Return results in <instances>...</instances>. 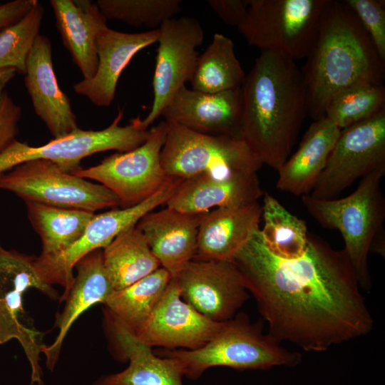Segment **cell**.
I'll list each match as a JSON object with an SVG mask.
<instances>
[{"mask_svg": "<svg viewBox=\"0 0 385 385\" xmlns=\"http://www.w3.org/2000/svg\"><path fill=\"white\" fill-rule=\"evenodd\" d=\"M232 262L256 299L276 342L307 351L369 334L374 325L356 272L344 250L309 233L305 252L295 259L274 255L258 230Z\"/></svg>", "mask_w": 385, "mask_h": 385, "instance_id": "6da1fadb", "label": "cell"}, {"mask_svg": "<svg viewBox=\"0 0 385 385\" xmlns=\"http://www.w3.org/2000/svg\"><path fill=\"white\" fill-rule=\"evenodd\" d=\"M241 138L278 171L289 157L307 114V93L295 61L261 51L241 86Z\"/></svg>", "mask_w": 385, "mask_h": 385, "instance_id": "7a4b0ae2", "label": "cell"}, {"mask_svg": "<svg viewBox=\"0 0 385 385\" xmlns=\"http://www.w3.org/2000/svg\"><path fill=\"white\" fill-rule=\"evenodd\" d=\"M301 70L307 114L324 117L329 101L361 85L384 84L385 61L344 1L328 0L315 41Z\"/></svg>", "mask_w": 385, "mask_h": 385, "instance_id": "3957f363", "label": "cell"}, {"mask_svg": "<svg viewBox=\"0 0 385 385\" xmlns=\"http://www.w3.org/2000/svg\"><path fill=\"white\" fill-rule=\"evenodd\" d=\"M384 174L385 168L366 175L344 197L321 200L310 195L302 196L307 211L322 227L341 233L360 287L366 289L371 284L367 262L371 242L384 228L385 198L381 181Z\"/></svg>", "mask_w": 385, "mask_h": 385, "instance_id": "277c9868", "label": "cell"}, {"mask_svg": "<svg viewBox=\"0 0 385 385\" xmlns=\"http://www.w3.org/2000/svg\"><path fill=\"white\" fill-rule=\"evenodd\" d=\"M160 356L176 359L184 374L196 379L209 368L227 366L236 369H267L277 366H294L301 355L281 346L260 323H252L239 314L223 322L220 329L204 346L194 349H162Z\"/></svg>", "mask_w": 385, "mask_h": 385, "instance_id": "5b68a950", "label": "cell"}, {"mask_svg": "<svg viewBox=\"0 0 385 385\" xmlns=\"http://www.w3.org/2000/svg\"><path fill=\"white\" fill-rule=\"evenodd\" d=\"M328 0H249L237 26L250 45L293 60L306 58Z\"/></svg>", "mask_w": 385, "mask_h": 385, "instance_id": "8992f818", "label": "cell"}, {"mask_svg": "<svg viewBox=\"0 0 385 385\" xmlns=\"http://www.w3.org/2000/svg\"><path fill=\"white\" fill-rule=\"evenodd\" d=\"M167 123L160 161L169 177L188 179L202 173L217 176L257 173L263 165L242 139L203 134L172 121Z\"/></svg>", "mask_w": 385, "mask_h": 385, "instance_id": "52a82bcc", "label": "cell"}, {"mask_svg": "<svg viewBox=\"0 0 385 385\" xmlns=\"http://www.w3.org/2000/svg\"><path fill=\"white\" fill-rule=\"evenodd\" d=\"M0 189L24 202L94 213L120 207L118 198L105 186L67 173L46 160L26 161L0 175Z\"/></svg>", "mask_w": 385, "mask_h": 385, "instance_id": "ba28073f", "label": "cell"}, {"mask_svg": "<svg viewBox=\"0 0 385 385\" xmlns=\"http://www.w3.org/2000/svg\"><path fill=\"white\" fill-rule=\"evenodd\" d=\"M123 111L110 125L100 130L77 128L69 135L40 146L15 141L0 155V175L29 160H46L56 163L63 170L72 173L81 168V161L92 154L114 150L119 153L132 150L142 145L150 135V129L139 117L125 126L120 125Z\"/></svg>", "mask_w": 385, "mask_h": 385, "instance_id": "9c48e42d", "label": "cell"}, {"mask_svg": "<svg viewBox=\"0 0 385 385\" xmlns=\"http://www.w3.org/2000/svg\"><path fill=\"white\" fill-rule=\"evenodd\" d=\"M167 131V121H160L150 129L148 139L140 146L113 153L98 165L72 173L100 183L118 198L121 208L138 205L156 193L171 178L165 174L160 161Z\"/></svg>", "mask_w": 385, "mask_h": 385, "instance_id": "30bf717a", "label": "cell"}, {"mask_svg": "<svg viewBox=\"0 0 385 385\" xmlns=\"http://www.w3.org/2000/svg\"><path fill=\"white\" fill-rule=\"evenodd\" d=\"M182 182V179L170 178L156 193L138 205L95 214L81 237L72 245L55 255L34 258L38 274L48 284L63 287L61 301L64 300L74 281L76 263L89 253L105 248L121 232L136 225L144 215L165 205Z\"/></svg>", "mask_w": 385, "mask_h": 385, "instance_id": "8fae6325", "label": "cell"}, {"mask_svg": "<svg viewBox=\"0 0 385 385\" xmlns=\"http://www.w3.org/2000/svg\"><path fill=\"white\" fill-rule=\"evenodd\" d=\"M34 257L7 250L0 245V344L16 339L31 367V385H43L39 365L43 333L37 331L23 306V294L36 288L52 298L57 293L44 282L34 265Z\"/></svg>", "mask_w": 385, "mask_h": 385, "instance_id": "7c38bea8", "label": "cell"}, {"mask_svg": "<svg viewBox=\"0 0 385 385\" xmlns=\"http://www.w3.org/2000/svg\"><path fill=\"white\" fill-rule=\"evenodd\" d=\"M385 168V109L341 130L327 164L309 194L337 198L356 180Z\"/></svg>", "mask_w": 385, "mask_h": 385, "instance_id": "4fadbf2b", "label": "cell"}, {"mask_svg": "<svg viewBox=\"0 0 385 385\" xmlns=\"http://www.w3.org/2000/svg\"><path fill=\"white\" fill-rule=\"evenodd\" d=\"M156 63L153 79V101L142 123L148 128L175 94L190 81L202 43L204 31L192 17L170 19L158 28Z\"/></svg>", "mask_w": 385, "mask_h": 385, "instance_id": "5bb4252c", "label": "cell"}, {"mask_svg": "<svg viewBox=\"0 0 385 385\" xmlns=\"http://www.w3.org/2000/svg\"><path fill=\"white\" fill-rule=\"evenodd\" d=\"M174 278L182 299L213 322L233 318L248 298L242 277L232 261L193 259Z\"/></svg>", "mask_w": 385, "mask_h": 385, "instance_id": "9a60e30c", "label": "cell"}, {"mask_svg": "<svg viewBox=\"0 0 385 385\" xmlns=\"http://www.w3.org/2000/svg\"><path fill=\"white\" fill-rule=\"evenodd\" d=\"M222 324L184 302L176 279L171 278L150 317L133 334L150 346L194 350L207 343Z\"/></svg>", "mask_w": 385, "mask_h": 385, "instance_id": "2e32d148", "label": "cell"}, {"mask_svg": "<svg viewBox=\"0 0 385 385\" xmlns=\"http://www.w3.org/2000/svg\"><path fill=\"white\" fill-rule=\"evenodd\" d=\"M241 87L206 93L183 86L162 112L172 121L193 131L241 138Z\"/></svg>", "mask_w": 385, "mask_h": 385, "instance_id": "e0dca14e", "label": "cell"}, {"mask_svg": "<svg viewBox=\"0 0 385 385\" xmlns=\"http://www.w3.org/2000/svg\"><path fill=\"white\" fill-rule=\"evenodd\" d=\"M49 38L39 34L27 59L24 83L36 114L57 139L78 126L70 100L58 83Z\"/></svg>", "mask_w": 385, "mask_h": 385, "instance_id": "ac0fdd59", "label": "cell"}, {"mask_svg": "<svg viewBox=\"0 0 385 385\" xmlns=\"http://www.w3.org/2000/svg\"><path fill=\"white\" fill-rule=\"evenodd\" d=\"M158 29L140 33H125L106 26L96 36L98 66L95 75L73 85L74 91L99 107L113 101L121 73L140 50L157 42Z\"/></svg>", "mask_w": 385, "mask_h": 385, "instance_id": "d6986e66", "label": "cell"}, {"mask_svg": "<svg viewBox=\"0 0 385 385\" xmlns=\"http://www.w3.org/2000/svg\"><path fill=\"white\" fill-rule=\"evenodd\" d=\"M262 194L257 173H202L185 179L165 205L184 213L203 214L258 202Z\"/></svg>", "mask_w": 385, "mask_h": 385, "instance_id": "ffe728a7", "label": "cell"}, {"mask_svg": "<svg viewBox=\"0 0 385 385\" xmlns=\"http://www.w3.org/2000/svg\"><path fill=\"white\" fill-rule=\"evenodd\" d=\"M203 214L184 213L166 207L148 212L136 225L160 267L172 278L196 255L198 227Z\"/></svg>", "mask_w": 385, "mask_h": 385, "instance_id": "44dd1931", "label": "cell"}, {"mask_svg": "<svg viewBox=\"0 0 385 385\" xmlns=\"http://www.w3.org/2000/svg\"><path fill=\"white\" fill-rule=\"evenodd\" d=\"M262 207L258 202L222 207L204 213L198 227L200 260L232 261L237 253L260 230Z\"/></svg>", "mask_w": 385, "mask_h": 385, "instance_id": "7402d4cb", "label": "cell"}, {"mask_svg": "<svg viewBox=\"0 0 385 385\" xmlns=\"http://www.w3.org/2000/svg\"><path fill=\"white\" fill-rule=\"evenodd\" d=\"M341 130L326 117L314 120L304 134L297 151L278 170L277 188L294 195H309Z\"/></svg>", "mask_w": 385, "mask_h": 385, "instance_id": "603a6c76", "label": "cell"}, {"mask_svg": "<svg viewBox=\"0 0 385 385\" xmlns=\"http://www.w3.org/2000/svg\"><path fill=\"white\" fill-rule=\"evenodd\" d=\"M77 275L66 297V305L57 319L58 334L49 346L43 345L46 366L53 370L59 356L63 341L73 323L93 305L105 303L114 289L103 262V251L96 250L80 260L75 267Z\"/></svg>", "mask_w": 385, "mask_h": 385, "instance_id": "cb8c5ba5", "label": "cell"}, {"mask_svg": "<svg viewBox=\"0 0 385 385\" xmlns=\"http://www.w3.org/2000/svg\"><path fill=\"white\" fill-rule=\"evenodd\" d=\"M56 27L83 79L91 78L98 66L96 36L107 26L96 3L88 0H51Z\"/></svg>", "mask_w": 385, "mask_h": 385, "instance_id": "d4e9b609", "label": "cell"}, {"mask_svg": "<svg viewBox=\"0 0 385 385\" xmlns=\"http://www.w3.org/2000/svg\"><path fill=\"white\" fill-rule=\"evenodd\" d=\"M115 339L130 361L123 371L105 376L95 385H183L181 364L170 356L155 355L120 322L112 317Z\"/></svg>", "mask_w": 385, "mask_h": 385, "instance_id": "484cf974", "label": "cell"}, {"mask_svg": "<svg viewBox=\"0 0 385 385\" xmlns=\"http://www.w3.org/2000/svg\"><path fill=\"white\" fill-rule=\"evenodd\" d=\"M102 251L103 266L114 290L125 288L160 267L136 225L121 232Z\"/></svg>", "mask_w": 385, "mask_h": 385, "instance_id": "4316f807", "label": "cell"}, {"mask_svg": "<svg viewBox=\"0 0 385 385\" xmlns=\"http://www.w3.org/2000/svg\"><path fill=\"white\" fill-rule=\"evenodd\" d=\"M29 220L39 235L42 250L39 256L61 252L83 235L94 212L25 202Z\"/></svg>", "mask_w": 385, "mask_h": 385, "instance_id": "83f0119b", "label": "cell"}, {"mask_svg": "<svg viewBox=\"0 0 385 385\" xmlns=\"http://www.w3.org/2000/svg\"><path fill=\"white\" fill-rule=\"evenodd\" d=\"M245 76L233 41L216 33L205 51L198 55L189 82L195 91L215 93L241 87Z\"/></svg>", "mask_w": 385, "mask_h": 385, "instance_id": "f1b7e54d", "label": "cell"}, {"mask_svg": "<svg viewBox=\"0 0 385 385\" xmlns=\"http://www.w3.org/2000/svg\"><path fill=\"white\" fill-rule=\"evenodd\" d=\"M172 277L163 267L120 290H114L105 304L111 317L134 333L148 319Z\"/></svg>", "mask_w": 385, "mask_h": 385, "instance_id": "f546056e", "label": "cell"}, {"mask_svg": "<svg viewBox=\"0 0 385 385\" xmlns=\"http://www.w3.org/2000/svg\"><path fill=\"white\" fill-rule=\"evenodd\" d=\"M260 235L264 244L274 255L282 259H295L306 251L309 233L307 225L287 210L268 192L263 196Z\"/></svg>", "mask_w": 385, "mask_h": 385, "instance_id": "4dcf8cb0", "label": "cell"}, {"mask_svg": "<svg viewBox=\"0 0 385 385\" xmlns=\"http://www.w3.org/2000/svg\"><path fill=\"white\" fill-rule=\"evenodd\" d=\"M383 109H385L384 85H361L334 96L327 106L324 117L343 130Z\"/></svg>", "mask_w": 385, "mask_h": 385, "instance_id": "1f68e13d", "label": "cell"}, {"mask_svg": "<svg viewBox=\"0 0 385 385\" xmlns=\"http://www.w3.org/2000/svg\"><path fill=\"white\" fill-rule=\"evenodd\" d=\"M44 9L37 1L14 24L0 29V69L11 68L25 74L27 59L39 35Z\"/></svg>", "mask_w": 385, "mask_h": 385, "instance_id": "d6a6232c", "label": "cell"}, {"mask_svg": "<svg viewBox=\"0 0 385 385\" xmlns=\"http://www.w3.org/2000/svg\"><path fill=\"white\" fill-rule=\"evenodd\" d=\"M96 3L106 21L113 19L153 29L181 9L179 0H98Z\"/></svg>", "mask_w": 385, "mask_h": 385, "instance_id": "836d02e7", "label": "cell"}, {"mask_svg": "<svg viewBox=\"0 0 385 385\" xmlns=\"http://www.w3.org/2000/svg\"><path fill=\"white\" fill-rule=\"evenodd\" d=\"M352 10L385 61V1L384 0H344Z\"/></svg>", "mask_w": 385, "mask_h": 385, "instance_id": "e575fe53", "label": "cell"}, {"mask_svg": "<svg viewBox=\"0 0 385 385\" xmlns=\"http://www.w3.org/2000/svg\"><path fill=\"white\" fill-rule=\"evenodd\" d=\"M21 114V106L4 91L0 95V155L17 140Z\"/></svg>", "mask_w": 385, "mask_h": 385, "instance_id": "d590c367", "label": "cell"}, {"mask_svg": "<svg viewBox=\"0 0 385 385\" xmlns=\"http://www.w3.org/2000/svg\"><path fill=\"white\" fill-rule=\"evenodd\" d=\"M207 4L223 22L237 28L246 15L249 0H209Z\"/></svg>", "mask_w": 385, "mask_h": 385, "instance_id": "8d00e7d4", "label": "cell"}, {"mask_svg": "<svg viewBox=\"0 0 385 385\" xmlns=\"http://www.w3.org/2000/svg\"><path fill=\"white\" fill-rule=\"evenodd\" d=\"M36 1L37 0H14L0 4V29L20 20Z\"/></svg>", "mask_w": 385, "mask_h": 385, "instance_id": "74e56055", "label": "cell"}, {"mask_svg": "<svg viewBox=\"0 0 385 385\" xmlns=\"http://www.w3.org/2000/svg\"><path fill=\"white\" fill-rule=\"evenodd\" d=\"M376 252L381 256L384 257L385 254V231L382 228L374 237L371 245L369 252Z\"/></svg>", "mask_w": 385, "mask_h": 385, "instance_id": "f35d334b", "label": "cell"}, {"mask_svg": "<svg viewBox=\"0 0 385 385\" xmlns=\"http://www.w3.org/2000/svg\"><path fill=\"white\" fill-rule=\"evenodd\" d=\"M16 71L14 68L0 69V95L4 91L6 85L15 76Z\"/></svg>", "mask_w": 385, "mask_h": 385, "instance_id": "ab89813d", "label": "cell"}]
</instances>
